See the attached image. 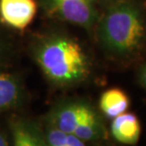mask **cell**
<instances>
[{
  "label": "cell",
  "instance_id": "11",
  "mask_svg": "<svg viewBox=\"0 0 146 146\" xmlns=\"http://www.w3.org/2000/svg\"><path fill=\"white\" fill-rule=\"evenodd\" d=\"M11 44L8 42L7 38L3 35L0 30V65H2L11 57Z\"/></svg>",
  "mask_w": 146,
  "mask_h": 146
},
{
  "label": "cell",
  "instance_id": "8",
  "mask_svg": "<svg viewBox=\"0 0 146 146\" xmlns=\"http://www.w3.org/2000/svg\"><path fill=\"white\" fill-rule=\"evenodd\" d=\"M128 107V96L120 89H110L104 92L99 101L100 111L110 119L125 112Z\"/></svg>",
  "mask_w": 146,
  "mask_h": 146
},
{
  "label": "cell",
  "instance_id": "7",
  "mask_svg": "<svg viewBox=\"0 0 146 146\" xmlns=\"http://www.w3.org/2000/svg\"><path fill=\"white\" fill-rule=\"evenodd\" d=\"M13 146H47L44 135L33 122L15 118L11 122Z\"/></svg>",
  "mask_w": 146,
  "mask_h": 146
},
{
  "label": "cell",
  "instance_id": "1",
  "mask_svg": "<svg viewBox=\"0 0 146 146\" xmlns=\"http://www.w3.org/2000/svg\"><path fill=\"white\" fill-rule=\"evenodd\" d=\"M33 60L54 86L71 88L91 78L94 63L89 52L76 38L58 29L47 30L33 39Z\"/></svg>",
  "mask_w": 146,
  "mask_h": 146
},
{
  "label": "cell",
  "instance_id": "2",
  "mask_svg": "<svg viewBox=\"0 0 146 146\" xmlns=\"http://www.w3.org/2000/svg\"><path fill=\"white\" fill-rule=\"evenodd\" d=\"M94 31L98 45L114 60L130 61L146 49V10L139 0H119L105 8Z\"/></svg>",
  "mask_w": 146,
  "mask_h": 146
},
{
  "label": "cell",
  "instance_id": "9",
  "mask_svg": "<svg viewBox=\"0 0 146 146\" xmlns=\"http://www.w3.org/2000/svg\"><path fill=\"white\" fill-rule=\"evenodd\" d=\"M20 97L21 88L16 77L0 69V112L13 108Z\"/></svg>",
  "mask_w": 146,
  "mask_h": 146
},
{
  "label": "cell",
  "instance_id": "14",
  "mask_svg": "<svg viewBox=\"0 0 146 146\" xmlns=\"http://www.w3.org/2000/svg\"><path fill=\"white\" fill-rule=\"evenodd\" d=\"M0 146H9L7 139H5L4 135H3L1 132H0Z\"/></svg>",
  "mask_w": 146,
  "mask_h": 146
},
{
  "label": "cell",
  "instance_id": "10",
  "mask_svg": "<svg viewBox=\"0 0 146 146\" xmlns=\"http://www.w3.org/2000/svg\"><path fill=\"white\" fill-rule=\"evenodd\" d=\"M44 139L47 146H87V142L78 139L73 134L61 131L56 126L48 123L46 127Z\"/></svg>",
  "mask_w": 146,
  "mask_h": 146
},
{
  "label": "cell",
  "instance_id": "3",
  "mask_svg": "<svg viewBox=\"0 0 146 146\" xmlns=\"http://www.w3.org/2000/svg\"><path fill=\"white\" fill-rule=\"evenodd\" d=\"M48 123L85 142L107 138V128L100 112L84 99H71L58 104L49 115Z\"/></svg>",
  "mask_w": 146,
  "mask_h": 146
},
{
  "label": "cell",
  "instance_id": "12",
  "mask_svg": "<svg viewBox=\"0 0 146 146\" xmlns=\"http://www.w3.org/2000/svg\"><path fill=\"white\" fill-rule=\"evenodd\" d=\"M138 78L139 84L143 87V89L146 91V60L142 62V64L139 66V73H138Z\"/></svg>",
  "mask_w": 146,
  "mask_h": 146
},
{
  "label": "cell",
  "instance_id": "5",
  "mask_svg": "<svg viewBox=\"0 0 146 146\" xmlns=\"http://www.w3.org/2000/svg\"><path fill=\"white\" fill-rule=\"evenodd\" d=\"M37 0H0V22L15 30H25L35 19Z\"/></svg>",
  "mask_w": 146,
  "mask_h": 146
},
{
  "label": "cell",
  "instance_id": "13",
  "mask_svg": "<svg viewBox=\"0 0 146 146\" xmlns=\"http://www.w3.org/2000/svg\"><path fill=\"white\" fill-rule=\"evenodd\" d=\"M99 1V4L101 6H103L104 8L108 7V6H110L111 4H113V3L119 1V0H98Z\"/></svg>",
  "mask_w": 146,
  "mask_h": 146
},
{
  "label": "cell",
  "instance_id": "4",
  "mask_svg": "<svg viewBox=\"0 0 146 146\" xmlns=\"http://www.w3.org/2000/svg\"><path fill=\"white\" fill-rule=\"evenodd\" d=\"M43 14L92 32L100 16L98 0H37Z\"/></svg>",
  "mask_w": 146,
  "mask_h": 146
},
{
  "label": "cell",
  "instance_id": "6",
  "mask_svg": "<svg viewBox=\"0 0 146 146\" xmlns=\"http://www.w3.org/2000/svg\"><path fill=\"white\" fill-rule=\"evenodd\" d=\"M110 132L120 143L135 145L141 136V123L135 114L123 112L112 119Z\"/></svg>",
  "mask_w": 146,
  "mask_h": 146
}]
</instances>
